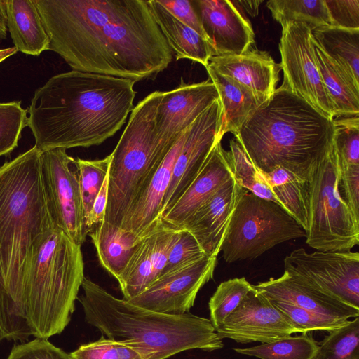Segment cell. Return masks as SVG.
Instances as JSON below:
<instances>
[{
    "label": "cell",
    "instance_id": "obj_1",
    "mask_svg": "<svg viewBox=\"0 0 359 359\" xmlns=\"http://www.w3.org/2000/svg\"><path fill=\"white\" fill-rule=\"evenodd\" d=\"M49 50L73 70L154 79L172 52L144 0H34Z\"/></svg>",
    "mask_w": 359,
    "mask_h": 359
},
{
    "label": "cell",
    "instance_id": "obj_2",
    "mask_svg": "<svg viewBox=\"0 0 359 359\" xmlns=\"http://www.w3.org/2000/svg\"><path fill=\"white\" fill-rule=\"evenodd\" d=\"M135 81L72 70L34 92L27 126L39 151L100 145L116 133L133 109Z\"/></svg>",
    "mask_w": 359,
    "mask_h": 359
},
{
    "label": "cell",
    "instance_id": "obj_3",
    "mask_svg": "<svg viewBox=\"0 0 359 359\" xmlns=\"http://www.w3.org/2000/svg\"><path fill=\"white\" fill-rule=\"evenodd\" d=\"M36 147L0 168V341L32 336L24 306V281L33 244L53 225Z\"/></svg>",
    "mask_w": 359,
    "mask_h": 359
},
{
    "label": "cell",
    "instance_id": "obj_4",
    "mask_svg": "<svg viewBox=\"0 0 359 359\" xmlns=\"http://www.w3.org/2000/svg\"><path fill=\"white\" fill-rule=\"evenodd\" d=\"M234 137L262 172L281 167L308 180L330 149L334 127L333 119L282 84L251 111Z\"/></svg>",
    "mask_w": 359,
    "mask_h": 359
},
{
    "label": "cell",
    "instance_id": "obj_5",
    "mask_svg": "<svg viewBox=\"0 0 359 359\" xmlns=\"http://www.w3.org/2000/svg\"><path fill=\"white\" fill-rule=\"evenodd\" d=\"M83 294L77 297L85 320L107 339L142 351L148 359H167L187 350L211 352L224 344L210 319L190 312L158 313L118 299L84 278Z\"/></svg>",
    "mask_w": 359,
    "mask_h": 359
},
{
    "label": "cell",
    "instance_id": "obj_6",
    "mask_svg": "<svg viewBox=\"0 0 359 359\" xmlns=\"http://www.w3.org/2000/svg\"><path fill=\"white\" fill-rule=\"evenodd\" d=\"M81 246L53 225L34 241L24 281L32 336L48 339L69 325L84 279Z\"/></svg>",
    "mask_w": 359,
    "mask_h": 359
},
{
    "label": "cell",
    "instance_id": "obj_7",
    "mask_svg": "<svg viewBox=\"0 0 359 359\" xmlns=\"http://www.w3.org/2000/svg\"><path fill=\"white\" fill-rule=\"evenodd\" d=\"M161 94L154 91L133 107L111 154L104 221L118 228L175 144L165 143L156 130V114Z\"/></svg>",
    "mask_w": 359,
    "mask_h": 359
},
{
    "label": "cell",
    "instance_id": "obj_8",
    "mask_svg": "<svg viewBox=\"0 0 359 359\" xmlns=\"http://www.w3.org/2000/svg\"><path fill=\"white\" fill-rule=\"evenodd\" d=\"M339 168L333 143L308 179L309 225L306 243L317 250L346 252L359 243V219L339 190Z\"/></svg>",
    "mask_w": 359,
    "mask_h": 359
},
{
    "label": "cell",
    "instance_id": "obj_9",
    "mask_svg": "<svg viewBox=\"0 0 359 359\" xmlns=\"http://www.w3.org/2000/svg\"><path fill=\"white\" fill-rule=\"evenodd\" d=\"M306 236L302 226L282 206L243 188L221 251L227 263L254 259L280 243Z\"/></svg>",
    "mask_w": 359,
    "mask_h": 359
},
{
    "label": "cell",
    "instance_id": "obj_10",
    "mask_svg": "<svg viewBox=\"0 0 359 359\" xmlns=\"http://www.w3.org/2000/svg\"><path fill=\"white\" fill-rule=\"evenodd\" d=\"M40 176L46 208L54 226L81 246L88 235L76 161L66 149L41 151Z\"/></svg>",
    "mask_w": 359,
    "mask_h": 359
},
{
    "label": "cell",
    "instance_id": "obj_11",
    "mask_svg": "<svg viewBox=\"0 0 359 359\" xmlns=\"http://www.w3.org/2000/svg\"><path fill=\"white\" fill-rule=\"evenodd\" d=\"M279 50L283 84L325 116L334 119V109L317 65L309 26L292 22L282 27Z\"/></svg>",
    "mask_w": 359,
    "mask_h": 359
},
{
    "label": "cell",
    "instance_id": "obj_12",
    "mask_svg": "<svg viewBox=\"0 0 359 359\" xmlns=\"http://www.w3.org/2000/svg\"><path fill=\"white\" fill-rule=\"evenodd\" d=\"M284 269L299 274L319 290L359 309L358 252H308L298 248L285 257Z\"/></svg>",
    "mask_w": 359,
    "mask_h": 359
},
{
    "label": "cell",
    "instance_id": "obj_13",
    "mask_svg": "<svg viewBox=\"0 0 359 359\" xmlns=\"http://www.w3.org/2000/svg\"><path fill=\"white\" fill-rule=\"evenodd\" d=\"M221 339L267 343L301 333L290 319L254 286L216 330Z\"/></svg>",
    "mask_w": 359,
    "mask_h": 359
},
{
    "label": "cell",
    "instance_id": "obj_14",
    "mask_svg": "<svg viewBox=\"0 0 359 359\" xmlns=\"http://www.w3.org/2000/svg\"><path fill=\"white\" fill-rule=\"evenodd\" d=\"M216 265L217 257L205 256L158 278L144 292L128 301L165 314L189 313L199 290L212 278Z\"/></svg>",
    "mask_w": 359,
    "mask_h": 359
},
{
    "label": "cell",
    "instance_id": "obj_15",
    "mask_svg": "<svg viewBox=\"0 0 359 359\" xmlns=\"http://www.w3.org/2000/svg\"><path fill=\"white\" fill-rule=\"evenodd\" d=\"M220 119L218 99L189 126L163 200L161 217L179 200L198 175L215 144L221 142L218 139Z\"/></svg>",
    "mask_w": 359,
    "mask_h": 359
},
{
    "label": "cell",
    "instance_id": "obj_16",
    "mask_svg": "<svg viewBox=\"0 0 359 359\" xmlns=\"http://www.w3.org/2000/svg\"><path fill=\"white\" fill-rule=\"evenodd\" d=\"M219 99L211 80L196 83H181L171 90L162 92L156 114L159 137L172 145L182 133Z\"/></svg>",
    "mask_w": 359,
    "mask_h": 359
},
{
    "label": "cell",
    "instance_id": "obj_17",
    "mask_svg": "<svg viewBox=\"0 0 359 359\" xmlns=\"http://www.w3.org/2000/svg\"><path fill=\"white\" fill-rule=\"evenodd\" d=\"M182 229L161 222L137 242L135 251L118 280L123 298L140 294L161 276L170 250Z\"/></svg>",
    "mask_w": 359,
    "mask_h": 359
},
{
    "label": "cell",
    "instance_id": "obj_18",
    "mask_svg": "<svg viewBox=\"0 0 359 359\" xmlns=\"http://www.w3.org/2000/svg\"><path fill=\"white\" fill-rule=\"evenodd\" d=\"M214 56L240 55L255 42L248 19L231 1H192Z\"/></svg>",
    "mask_w": 359,
    "mask_h": 359
},
{
    "label": "cell",
    "instance_id": "obj_19",
    "mask_svg": "<svg viewBox=\"0 0 359 359\" xmlns=\"http://www.w3.org/2000/svg\"><path fill=\"white\" fill-rule=\"evenodd\" d=\"M253 286L269 299L288 302L320 314L348 320L359 316V309L319 290L289 270H284L277 278H271Z\"/></svg>",
    "mask_w": 359,
    "mask_h": 359
},
{
    "label": "cell",
    "instance_id": "obj_20",
    "mask_svg": "<svg viewBox=\"0 0 359 359\" xmlns=\"http://www.w3.org/2000/svg\"><path fill=\"white\" fill-rule=\"evenodd\" d=\"M243 190L233 177L198 208L183 229L194 236L206 256L217 257L221 252Z\"/></svg>",
    "mask_w": 359,
    "mask_h": 359
},
{
    "label": "cell",
    "instance_id": "obj_21",
    "mask_svg": "<svg viewBox=\"0 0 359 359\" xmlns=\"http://www.w3.org/2000/svg\"><path fill=\"white\" fill-rule=\"evenodd\" d=\"M233 177L226 151L221 142H217L197 177L175 204L161 216V220L183 229L198 208Z\"/></svg>",
    "mask_w": 359,
    "mask_h": 359
},
{
    "label": "cell",
    "instance_id": "obj_22",
    "mask_svg": "<svg viewBox=\"0 0 359 359\" xmlns=\"http://www.w3.org/2000/svg\"><path fill=\"white\" fill-rule=\"evenodd\" d=\"M208 66L247 88L262 103L275 92L281 70L267 52L252 46L240 55L212 56Z\"/></svg>",
    "mask_w": 359,
    "mask_h": 359
},
{
    "label": "cell",
    "instance_id": "obj_23",
    "mask_svg": "<svg viewBox=\"0 0 359 359\" xmlns=\"http://www.w3.org/2000/svg\"><path fill=\"white\" fill-rule=\"evenodd\" d=\"M6 24L12 41L26 55L49 50L50 39L34 0H6Z\"/></svg>",
    "mask_w": 359,
    "mask_h": 359
},
{
    "label": "cell",
    "instance_id": "obj_24",
    "mask_svg": "<svg viewBox=\"0 0 359 359\" xmlns=\"http://www.w3.org/2000/svg\"><path fill=\"white\" fill-rule=\"evenodd\" d=\"M147 4L176 60L189 59L206 67L214 56L210 43L175 18L158 0H149Z\"/></svg>",
    "mask_w": 359,
    "mask_h": 359
},
{
    "label": "cell",
    "instance_id": "obj_25",
    "mask_svg": "<svg viewBox=\"0 0 359 359\" xmlns=\"http://www.w3.org/2000/svg\"><path fill=\"white\" fill-rule=\"evenodd\" d=\"M312 38V36H311ZM314 54L335 116L359 115V82L330 57L312 38Z\"/></svg>",
    "mask_w": 359,
    "mask_h": 359
},
{
    "label": "cell",
    "instance_id": "obj_26",
    "mask_svg": "<svg viewBox=\"0 0 359 359\" xmlns=\"http://www.w3.org/2000/svg\"><path fill=\"white\" fill-rule=\"evenodd\" d=\"M210 80L215 84L221 104L218 139L228 132L235 135L248 115L262 104L250 90L229 77L207 66Z\"/></svg>",
    "mask_w": 359,
    "mask_h": 359
},
{
    "label": "cell",
    "instance_id": "obj_27",
    "mask_svg": "<svg viewBox=\"0 0 359 359\" xmlns=\"http://www.w3.org/2000/svg\"><path fill=\"white\" fill-rule=\"evenodd\" d=\"M102 266L117 280L128 264L139 240L130 232L104 221L88 233Z\"/></svg>",
    "mask_w": 359,
    "mask_h": 359
},
{
    "label": "cell",
    "instance_id": "obj_28",
    "mask_svg": "<svg viewBox=\"0 0 359 359\" xmlns=\"http://www.w3.org/2000/svg\"><path fill=\"white\" fill-rule=\"evenodd\" d=\"M259 171L270 187L278 205L306 231L309 215L308 181L299 178L281 167H276L268 172Z\"/></svg>",
    "mask_w": 359,
    "mask_h": 359
},
{
    "label": "cell",
    "instance_id": "obj_29",
    "mask_svg": "<svg viewBox=\"0 0 359 359\" xmlns=\"http://www.w3.org/2000/svg\"><path fill=\"white\" fill-rule=\"evenodd\" d=\"M319 47L359 82V29L323 26L311 30Z\"/></svg>",
    "mask_w": 359,
    "mask_h": 359
},
{
    "label": "cell",
    "instance_id": "obj_30",
    "mask_svg": "<svg viewBox=\"0 0 359 359\" xmlns=\"http://www.w3.org/2000/svg\"><path fill=\"white\" fill-rule=\"evenodd\" d=\"M266 6L282 27L292 22L305 23L311 31L332 26L325 0H271Z\"/></svg>",
    "mask_w": 359,
    "mask_h": 359
},
{
    "label": "cell",
    "instance_id": "obj_31",
    "mask_svg": "<svg viewBox=\"0 0 359 359\" xmlns=\"http://www.w3.org/2000/svg\"><path fill=\"white\" fill-rule=\"evenodd\" d=\"M318 346V342L305 333L290 335L249 348H236L233 351L259 359H312Z\"/></svg>",
    "mask_w": 359,
    "mask_h": 359
},
{
    "label": "cell",
    "instance_id": "obj_32",
    "mask_svg": "<svg viewBox=\"0 0 359 359\" xmlns=\"http://www.w3.org/2000/svg\"><path fill=\"white\" fill-rule=\"evenodd\" d=\"M226 156L235 180L255 196L278 203L260 171L250 161L243 147L234 137L229 142Z\"/></svg>",
    "mask_w": 359,
    "mask_h": 359
},
{
    "label": "cell",
    "instance_id": "obj_33",
    "mask_svg": "<svg viewBox=\"0 0 359 359\" xmlns=\"http://www.w3.org/2000/svg\"><path fill=\"white\" fill-rule=\"evenodd\" d=\"M253 289L245 277L234 278L222 282L210 299V320L217 330L247 294Z\"/></svg>",
    "mask_w": 359,
    "mask_h": 359
},
{
    "label": "cell",
    "instance_id": "obj_34",
    "mask_svg": "<svg viewBox=\"0 0 359 359\" xmlns=\"http://www.w3.org/2000/svg\"><path fill=\"white\" fill-rule=\"evenodd\" d=\"M359 353V317L330 332L312 359H347Z\"/></svg>",
    "mask_w": 359,
    "mask_h": 359
},
{
    "label": "cell",
    "instance_id": "obj_35",
    "mask_svg": "<svg viewBox=\"0 0 359 359\" xmlns=\"http://www.w3.org/2000/svg\"><path fill=\"white\" fill-rule=\"evenodd\" d=\"M79 171V183L86 221L96 196L108 175L111 154L102 159H76Z\"/></svg>",
    "mask_w": 359,
    "mask_h": 359
},
{
    "label": "cell",
    "instance_id": "obj_36",
    "mask_svg": "<svg viewBox=\"0 0 359 359\" xmlns=\"http://www.w3.org/2000/svg\"><path fill=\"white\" fill-rule=\"evenodd\" d=\"M27 109L21 102H0V156L8 155L18 147L22 130L27 126Z\"/></svg>",
    "mask_w": 359,
    "mask_h": 359
},
{
    "label": "cell",
    "instance_id": "obj_37",
    "mask_svg": "<svg viewBox=\"0 0 359 359\" xmlns=\"http://www.w3.org/2000/svg\"><path fill=\"white\" fill-rule=\"evenodd\" d=\"M333 123L339 164L359 165V116H342Z\"/></svg>",
    "mask_w": 359,
    "mask_h": 359
},
{
    "label": "cell",
    "instance_id": "obj_38",
    "mask_svg": "<svg viewBox=\"0 0 359 359\" xmlns=\"http://www.w3.org/2000/svg\"><path fill=\"white\" fill-rule=\"evenodd\" d=\"M70 354L74 359H148L140 349L104 337L81 345Z\"/></svg>",
    "mask_w": 359,
    "mask_h": 359
},
{
    "label": "cell",
    "instance_id": "obj_39",
    "mask_svg": "<svg viewBox=\"0 0 359 359\" xmlns=\"http://www.w3.org/2000/svg\"><path fill=\"white\" fill-rule=\"evenodd\" d=\"M271 301L290 319L294 326L302 334L312 331L330 332L340 327L348 320V319L342 318L332 317L313 312L288 302L278 300Z\"/></svg>",
    "mask_w": 359,
    "mask_h": 359
},
{
    "label": "cell",
    "instance_id": "obj_40",
    "mask_svg": "<svg viewBox=\"0 0 359 359\" xmlns=\"http://www.w3.org/2000/svg\"><path fill=\"white\" fill-rule=\"evenodd\" d=\"M205 256L194 236L187 230L182 229L170 250L160 277L187 266Z\"/></svg>",
    "mask_w": 359,
    "mask_h": 359
},
{
    "label": "cell",
    "instance_id": "obj_41",
    "mask_svg": "<svg viewBox=\"0 0 359 359\" xmlns=\"http://www.w3.org/2000/svg\"><path fill=\"white\" fill-rule=\"evenodd\" d=\"M6 359H74L70 353L56 347L48 339L36 337L15 345Z\"/></svg>",
    "mask_w": 359,
    "mask_h": 359
},
{
    "label": "cell",
    "instance_id": "obj_42",
    "mask_svg": "<svg viewBox=\"0 0 359 359\" xmlns=\"http://www.w3.org/2000/svg\"><path fill=\"white\" fill-rule=\"evenodd\" d=\"M332 26L359 29V0H325Z\"/></svg>",
    "mask_w": 359,
    "mask_h": 359
},
{
    "label": "cell",
    "instance_id": "obj_43",
    "mask_svg": "<svg viewBox=\"0 0 359 359\" xmlns=\"http://www.w3.org/2000/svg\"><path fill=\"white\" fill-rule=\"evenodd\" d=\"M339 189H342V198L355 217L359 219V165L339 164Z\"/></svg>",
    "mask_w": 359,
    "mask_h": 359
},
{
    "label": "cell",
    "instance_id": "obj_44",
    "mask_svg": "<svg viewBox=\"0 0 359 359\" xmlns=\"http://www.w3.org/2000/svg\"><path fill=\"white\" fill-rule=\"evenodd\" d=\"M158 1L178 20L194 29L207 40V37L192 1L158 0Z\"/></svg>",
    "mask_w": 359,
    "mask_h": 359
},
{
    "label": "cell",
    "instance_id": "obj_45",
    "mask_svg": "<svg viewBox=\"0 0 359 359\" xmlns=\"http://www.w3.org/2000/svg\"><path fill=\"white\" fill-rule=\"evenodd\" d=\"M107 193L108 175L95 199L90 212L86 221L88 233L94 226L101 224L104 221L107 202Z\"/></svg>",
    "mask_w": 359,
    "mask_h": 359
},
{
    "label": "cell",
    "instance_id": "obj_46",
    "mask_svg": "<svg viewBox=\"0 0 359 359\" xmlns=\"http://www.w3.org/2000/svg\"><path fill=\"white\" fill-rule=\"evenodd\" d=\"M7 32L6 0H0V40L6 39Z\"/></svg>",
    "mask_w": 359,
    "mask_h": 359
},
{
    "label": "cell",
    "instance_id": "obj_47",
    "mask_svg": "<svg viewBox=\"0 0 359 359\" xmlns=\"http://www.w3.org/2000/svg\"><path fill=\"white\" fill-rule=\"evenodd\" d=\"M262 1H238V4H241L242 7L252 16H256L259 13V4Z\"/></svg>",
    "mask_w": 359,
    "mask_h": 359
},
{
    "label": "cell",
    "instance_id": "obj_48",
    "mask_svg": "<svg viewBox=\"0 0 359 359\" xmlns=\"http://www.w3.org/2000/svg\"><path fill=\"white\" fill-rule=\"evenodd\" d=\"M17 52L18 50L15 46L0 49V63L5 60L6 58L15 54Z\"/></svg>",
    "mask_w": 359,
    "mask_h": 359
},
{
    "label": "cell",
    "instance_id": "obj_49",
    "mask_svg": "<svg viewBox=\"0 0 359 359\" xmlns=\"http://www.w3.org/2000/svg\"><path fill=\"white\" fill-rule=\"evenodd\" d=\"M347 359H359V353L355 354Z\"/></svg>",
    "mask_w": 359,
    "mask_h": 359
}]
</instances>
